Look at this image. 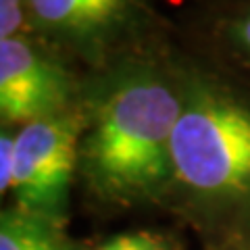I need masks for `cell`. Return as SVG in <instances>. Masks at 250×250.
I'll use <instances>...</instances> for the list:
<instances>
[{"label": "cell", "mask_w": 250, "mask_h": 250, "mask_svg": "<svg viewBox=\"0 0 250 250\" xmlns=\"http://www.w3.org/2000/svg\"><path fill=\"white\" fill-rule=\"evenodd\" d=\"M129 0H29L34 17L48 29L90 40L123 19Z\"/></svg>", "instance_id": "cell-5"}, {"label": "cell", "mask_w": 250, "mask_h": 250, "mask_svg": "<svg viewBox=\"0 0 250 250\" xmlns=\"http://www.w3.org/2000/svg\"><path fill=\"white\" fill-rule=\"evenodd\" d=\"M219 250H250V233H242L238 238L228 240L223 246H219Z\"/></svg>", "instance_id": "cell-11"}, {"label": "cell", "mask_w": 250, "mask_h": 250, "mask_svg": "<svg viewBox=\"0 0 250 250\" xmlns=\"http://www.w3.org/2000/svg\"><path fill=\"white\" fill-rule=\"evenodd\" d=\"M69 98L65 71L21 40H0V115L9 123H34L61 115Z\"/></svg>", "instance_id": "cell-4"}, {"label": "cell", "mask_w": 250, "mask_h": 250, "mask_svg": "<svg viewBox=\"0 0 250 250\" xmlns=\"http://www.w3.org/2000/svg\"><path fill=\"white\" fill-rule=\"evenodd\" d=\"M94 250H179V242L161 229H134L115 233Z\"/></svg>", "instance_id": "cell-7"}, {"label": "cell", "mask_w": 250, "mask_h": 250, "mask_svg": "<svg viewBox=\"0 0 250 250\" xmlns=\"http://www.w3.org/2000/svg\"><path fill=\"white\" fill-rule=\"evenodd\" d=\"M21 0H0V40L15 38V31L21 25Z\"/></svg>", "instance_id": "cell-9"}, {"label": "cell", "mask_w": 250, "mask_h": 250, "mask_svg": "<svg viewBox=\"0 0 250 250\" xmlns=\"http://www.w3.org/2000/svg\"><path fill=\"white\" fill-rule=\"evenodd\" d=\"M77 136L80 121L65 113L27 123L15 134V208L62 225L77 161Z\"/></svg>", "instance_id": "cell-3"}, {"label": "cell", "mask_w": 250, "mask_h": 250, "mask_svg": "<svg viewBox=\"0 0 250 250\" xmlns=\"http://www.w3.org/2000/svg\"><path fill=\"white\" fill-rule=\"evenodd\" d=\"M13 167H15V136L4 131L2 138H0V190L4 194L11 192Z\"/></svg>", "instance_id": "cell-8"}, {"label": "cell", "mask_w": 250, "mask_h": 250, "mask_svg": "<svg viewBox=\"0 0 250 250\" xmlns=\"http://www.w3.org/2000/svg\"><path fill=\"white\" fill-rule=\"evenodd\" d=\"M182 103L163 82L134 77L98 106L83 142L85 173L113 202L154 198L173 177L171 140Z\"/></svg>", "instance_id": "cell-1"}, {"label": "cell", "mask_w": 250, "mask_h": 250, "mask_svg": "<svg viewBox=\"0 0 250 250\" xmlns=\"http://www.w3.org/2000/svg\"><path fill=\"white\" fill-rule=\"evenodd\" d=\"M233 36H236V40H238V44L242 46V48L250 52V15L244 17L236 27H233Z\"/></svg>", "instance_id": "cell-10"}, {"label": "cell", "mask_w": 250, "mask_h": 250, "mask_svg": "<svg viewBox=\"0 0 250 250\" xmlns=\"http://www.w3.org/2000/svg\"><path fill=\"white\" fill-rule=\"evenodd\" d=\"M173 177L225 208L250 207V106L202 92L182 104L171 140Z\"/></svg>", "instance_id": "cell-2"}, {"label": "cell", "mask_w": 250, "mask_h": 250, "mask_svg": "<svg viewBox=\"0 0 250 250\" xmlns=\"http://www.w3.org/2000/svg\"><path fill=\"white\" fill-rule=\"evenodd\" d=\"M0 250H83L65 233L62 225L42 217L6 208L0 217Z\"/></svg>", "instance_id": "cell-6"}]
</instances>
